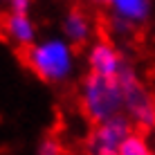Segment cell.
I'll return each instance as SVG.
<instances>
[{
    "instance_id": "7c38bea8",
    "label": "cell",
    "mask_w": 155,
    "mask_h": 155,
    "mask_svg": "<svg viewBox=\"0 0 155 155\" xmlns=\"http://www.w3.org/2000/svg\"><path fill=\"white\" fill-rule=\"evenodd\" d=\"M90 2H94V5H101V7H108V2H110V0H90Z\"/></svg>"
},
{
    "instance_id": "8992f818",
    "label": "cell",
    "mask_w": 155,
    "mask_h": 155,
    "mask_svg": "<svg viewBox=\"0 0 155 155\" xmlns=\"http://www.w3.org/2000/svg\"><path fill=\"white\" fill-rule=\"evenodd\" d=\"M108 12L110 16H117L135 27H142L153 14V0H110Z\"/></svg>"
},
{
    "instance_id": "277c9868",
    "label": "cell",
    "mask_w": 155,
    "mask_h": 155,
    "mask_svg": "<svg viewBox=\"0 0 155 155\" xmlns=\"http://www.w3.org/2000/svg\"><path fill=\"white\" fill-rule=\"evenodd\" d=\"M130 130H135V126L126 115H117L106 121H99L88 135L85 151L92 155H119V146L130 135Z\"/></svg>"
},
{
    "instance_id": "52a82bcc",
    "label": "cell",
    "mask_w": 155,
    "mask_h": 155,
    "mask_svg": "<svg viewBox=\"0 0 155 155\" xmlns=\"http://www.w3.org/2000/svg\"><path fill=\"white\" fill-rule=\"evenodd\" d=\"M61 29H63V36L70 43H74V45H85V43L90 41V36H92V31H94V25H92V18L85 12H81V9H70V12L63 16Z\"/></svg>"
},
{
    "instance_id": "9c48e42d",
    "label": "cell",
    "mask_w": 155,
    "mask_h": 155,
    "mask_svg": "<svg viewBox=\"0 0 155 155\" xmlns=\"http://www.w3.org/2000/svg\"><path fill=\"white\" fill-rule=\"evenodd\" d=\"M153 148L151 144H148V140L142 135L140 130H130V135L124 140V144L119 146V155H151Z\"/></svg>"
},
{
    "instance_id": "5b68a950",
    "label": "cell",
    "mask_w": 155,
    "mask_h": 155,
    "mask_svg": "<svg viewBox=\"0 0 155 155\" xmlns=\"http://www.w3.org/2000/svg\"><path fill=\"white\" fill-rule=\"evenodd\" d=\"M85 63H88V72H97L104 77H117L128 65V58L110 41H94L88 47Z\"/></svg>"
},
{
    "instance_id": "8fae6325",
    "label": "cell",
    "mask_w": 155,
    "mask_h": 155,
    "mask_svg": "<svg viewBox=\"0 0 155 155\" xmlns=\"http://www.w3.org/2000/svg\"><path fill=\"white\" fill-rule=\"evenodd\" d=\"M9 9L12 12H20V14H29L31 0H9Z\"/></svg>"
},
{
    "instance_id": "ba28073f",
    "label": "cell",
    "mask_w": 155,
    "mask_h": 155,
    "mask_svg": "<svg viewBox=\"0 0 155 155\" xmlns=\"http://www.w3.org/2000/svg\"><path fill=\"white\" fill-rule=\"evenodd\" d=\"M5 31H7V38L20 47H29L38 36L36 23L29 18V14H20V12H9L7 20H5Z\"/></svg>"
},
{
    "instance_id": "3957f363",
    "label": "cell",
    "mask_w": 155,
    "mask_h": 155,
    "mask_svg": "<svg viewBox=\"0 0 155 155\" xmlns=\"http://www.w3.org/2000/svg\"><path fill=\"white\" fill-rule=\"evenodd\" d=\"M119 79L124 83V115L137 130L155 128V94L144 85L130 63L119 72Z\"/></svg>"
},
{
    "instance_id": "6da1fadb",
    "label": "cell",
    "mask_w": 155,
    "mask_h": 155,
    "mask_svg": "<svg viewBox=\"0 0 155 155\" xmlns=\"http://www.w3.org/2000/svg\"><path fill=\"white\" fill-rule=\"evenodd\" d=\"M25 63L43 83H65L77 70V50L65 36H50L25 47Z\"/></svg>"
},
{
    "instance_id": "30bf717a",
    "label": "cell",
    "mask_w": 155,
    "mask_h": 155,
    "mask_svg": "<svg viewBox=\"0 0 155 155\" xmlns=\"http://www.w3.org/2000/svg\"><path fill=\"white\" fill-rule=\"evenodd\" d=\"M41 155H61L63 153V146L58 144V140H54V137H45L41 144H38V148H36Z\"/></svg>"
},
{
    "instance_id": "7a4b0ae2",
    "label": "cell",
    "mask_w": 155,
    "mask_h": 155,
    "mask_svg": "<svg viewBox=\"0 0 155 155\" xmlns=\"http://www.w3.org/2000/svg\"><path fill=\"white\" fill-rule=\"evenodd\" d=\"M79 99H81L83 115L92 124L124 115V83H121L119 74L104 77L97 72H88L81 81Z\"/></svg>"
}]
</instances>
